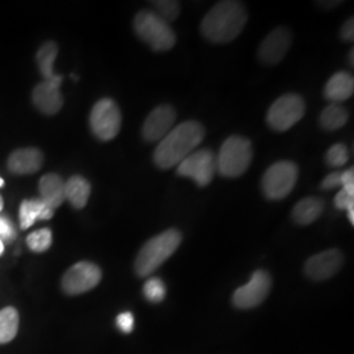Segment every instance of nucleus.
Masks as SVG:
<instances>
[{"label": "nucleus", "instance_id": "nucleus-1", "mask_svg": "<svg viewBox=\"0 0 354 354\" xmlns=\"http://www.w3.org/2000/svg\"><path fill=\"white\" fill-rule=\"evenodd\" d=\"M205 137V129L198 121H185L172 129L153 152V162L162 169L178 165L198 147Z\"/></svg>", "mask_w": 354, "mask_h": 354}, {"label": "nucleus", "instance_id": "nucleus-2", "mask_svg": "<svg viewBox=\"0 0 354 354\" xmlns=\"http://www.w3.org/2000/svg\"><path fill=\"white\" fill-rule=\"evenodd\" d=\"M247 11L241 1H218L203 17L201 32L215 44H226L238 37L247 23Z\"/></svg>", "mask_w": 354, "mask_h": 354}, {"label": "nucleus", "instance_id": "nucleus-3", "mask_svg": "<svg viewBox=\"0 0 354 354\" xmlns=\"http://www.w3.org/2000/svg\"><path fill=\"white\" fill-rule=\"evenodd\" d=\"M181 241V232L176 228L165 230V232L153 236L142 247L136 259V273L140 277H149L176 252Z\"/></svg>", "mask_w": 354, "mask_h": 354}, {"label": "nucleus", "instance_id": "nucleus-4", "mask_svg": "<svg viewBox=\"0 0 354 354\" xmlns=\"http://www.w3.org/2000/svg\"><path fill=\"white\" fill-rule=\"evenodd\" d=\"M253 149L251 140L232 136L223 142L215 158L216 171L223 177H239L252 163Z\"/></svg>", "mask_w": 354, "mask_h": 354}, {"label": "nucleus", "instance_id": "nucleus-5", "mask_svg": "<svg viewBox=\"0 0 354 354\" xmlns=\"http://www.w3.org/2000/svg\"><path fill=\"white\" fill-rule=\"evenodd\" d=\"M134 30L153 51L171 50L176 44V33L169 23L149 10L137 13L134 19Z\"/></svg>", "mask_w": 354, "mask_h": 354}, {"label": "nucleus", "instance_id": "nucleus-6", "mask_svg": "<svg viewBox=\"0 0 354 354\" xmlns=\"http://www.w3.org/2000/svg\"><path fill=\"white\" fill-rule=\"evenodd\" d=\"M306 112L304 97L286 93L272 104L266 114V124L274 131H286L302 120Z\"/></svg>", "mask_w": 354, "mask_h": 354}, {"label": "nucleus", "instance_id": "nucleus-7", "mask_svg": "<svg viewBox=\"0 0 354 354\" xmlns=\"http://www.w3.org/2000/svg\"><path fill=\"white\" fill-rule=\"evenodd\" d=\"M121 122V111L112 99L99 100L89 114V127L93 136L104 142L114 140L118 136Z\"/></svg>", "mask_w": 354, "mask_h": 354}, {"label": "nucleus", "instance_id": "nucleus-8", "mask_svg": "<svg viewBox=\"0 0 354 354\" xmlns=\"http://www.w3.org/2000/svg\"><path fill=\"white\" fill-rule=\"evenodd\" d=\"M298 180V167L292 162L282 160L266 169L261 187L269 200H282L290 194Z\"/></svg>", "mask_w": 354, "mask_h": 354}, {"label": "nucleus", "instance_id": "nucleus-9", "mask_svg": "<svg viewBox=\"0 0 354 354\" xmlns=\"http://www.w3.org/2000/svg\"><path fill=\"white\" fill-rule=\"evenodd\" d=\"M216 171L215 155L207 149L192 152L177 165V175L189 177L198 187L209 185Z\"/></svg>", "mask_w": 354, "mask_h": 354}, {"label": "nucleus", "instance_id": "nucleus-10", "mask_svg": "<svg viewBox=\"0 0 354 354\" xmlns=\"http://www.w3.org/2000/svg\"><path fill=\"white\" fill-rule=\"evenodd\" d=\"M102 269L93 263L80 261L71 266L62 277V289L68 295L92 290L102 281Z\"/></svg>", "mask_w": 354, "mask_h": 354}, {"label": "nucleus", "instance_id": "nucleus-11", "mask_svg": "<svg viewBox=\"0 0 354 354\" xmlns=\"http://www.w3.org/2000/svg\"><path fill=\"white\" fill-rule=\"evenodd\" d=\"M272 289V277L266 270H256L250 282L234 292L232 304L241 310L253 308L266 301Z\"/></svg>", "mask_w": 354, "mask_h": 354}, {"label": "nucleus", "instance_id": "nucleus-12", "mask_svg": "<svg viewBox=\"0 0 354 354\" xmlns=\"http://www.w3.org/2000/svg\"><path fill=\"white\" fill-rule=\"evenodd\" d=\"M344 264L342 251L332 248L314 254L304 264L306 276L313 281H324L333 277Z\"/></svg>", "mask_w": 354, "mask_h": 354}, {"label": "nucleus", "instance_id": "nucleus-13", "mask_svg": "<svg viewBox=\"0 0 354 354\" xmlns=\"http://www.w3.org/2000/svg\"><path fill=\"white\" fill-rule=\"evenodd\" d=\"M176 121V111L171 105H160L155 108L147 115L143 127L142 136L146 142H158L165 138L172 130Z\"/></svg>", "mask_w": 354, "mask_h": 354}, {"label": "nucleus", "instance_id": "nucleus-14", "mask_svg": "<svg viewBox=\"0 0 354 354\" xmlns=\"http://www.w3.org/2000/svg\"><path fill=\"white\" fill-rule=\"evenodd\" d=\"M62 80L64 77L59 75L54 80H44L35 87L32 93V100L39 112L53 115L62 109L64 96L59 91Z\"/></svg>", "mask_w": 354, "mask_h": 354}, {"label": "nucleus", "instance_id": "nucleus-15", "mask_svg": "<svg viewBox=\"0 0 354 354\" xmlns=\"http://www.w3.org/2000/svg\"><path fill=\"white\" fill-rule=\"evenodd\" d=\"M290 32L283 26L276 28L261 42L259 49V58L263 64L274 66L283 59V57L290 49Z\"/></svg>", "mask_w": 354, "mask_h": 354}, {"label": "nucleus", "instance_id": "nucleus-16", "mask_svg": "<svg viewBox=\"0 0 354 354\" xmlns=\"http://www.w3.org/2000/svg\"><path fill=\"white\" fill-rule=\"evenodd\" d=\"M44 165V153L36 147L19 149L11 152L7 160L8 169L15 175L36 174Z\"/></svg>", "mask_w": 354, "mask_h": 354}, {"label": "nucleus", "instance_id": "nucleus-17", "mask_svg": "<svg viewBox=\"0 0 354 354\" xmlns=\"http://www.w3.org/2000/svg\"><path fill=\"white\" fill-rule=\"evenodd\" d=\"M41 201L53 210L59 207L64 200V181L57 174H46L41 177L38 184Z\"/></svg>", "mask_w": 354, "mask_h": 354}, {"label": "nucleus", "instance_id": "nucleus-18", "mask_svg": "<svg viewBox=\"0 0 354 354\" xmlns=\"http://www.w3.org/2000/svg\"><path fill=\"white\" fill-rule=\"evenodd\" d=\"M353 76L349 73L340 71L329 79L324 88V96L327 100H330L332 104H339L348 100L353 95Z\"/></svg>", "mask_w": 354, "mask_h": 354}, {"label": "nucleus", "instance_id": "nucleus-19", "mask_svg": "<svg viewBox=\"0 0 354 354\" xmlns=\"http://www.w3.org/2000/svg\"><path fill=\"white\" fill-rule=\"evenodd\" d=\"M324 212V201L317 197L301 200L292 209L291 218L299 226H308L320 218Z\"/></svg>", "mask_w": 354, "mask_h": 354}, {"label": "nucleus", "instance_id": "nucleus-20", "mask_svg": "<svg viewBox=\"0 0 354 354\" xmlns=\"http://www.w3.org/2000/svg\"><path fill=\"white\" fill-rule=\"evenodd\" d=\"M54 210L46 206L39 198L26 200L20 205V227L21 230L32 227L36 221H48L53 218Z\"/></svg>", "mask_w": 354, "mask_h": 354}, {"label": "nucleus", "instance_id": "nucleus-21", "mask_svg": "<svg viewBox=\"0 0 354 354\" xmlns=\"http://www.w3.org/2000/svg\"><path fill=\"white\" fill-rule=\"evenodd\" d=\"M91 184L83 176H71L64 183V198L68 200L75 209H83L88 203Z\"/></svg>", "mask_w": 354, "mask_h": 354}, {"label": "nucleus", "instance_id": "nucleus-22", "mask_svg": "<svg viewBox=\"0 0 354 354\" xmlns=\"http://www.w3.org/2000/svg\"><path fill=\"white\" fill-rule=\"evenodd\" d=\"M57 55H58V45L53 41L45 42L37 51L36 59H37L38 68L41 75L45 77V80H54L59 76L54 73V62Z\"/></svg>", "mask_w": 354, "mask_h": 354}, {"label": "nucleus", "instance_id": "nucleus-23", "mask_svg": "<svg viewBox=\"0 0 354 354\" xmlns=\"http://www.w3.org/2000/svg\"><path fill=\"white\" fill-rule=\"evenodd\" d=\"M20 317L15 307L0 310V344L12 342L19 332Z\"/></svg>", "mask_w": 354, "mask_h": 354}, {"label": "nucleus", "instance_id": "nucleus-24", "mask_svg": "<svg viewBox=\"0 0 354 354\" xmlns=\"http://www.w3.org/2000/svg\"><path fill=\"white\" fill-rule=\"evenodd\" d=\"M349 113L340 104H329L320 114V125L327 131H335L348 122Z\"/></svg>", "mask_w": 354, "mask_h": 354}, {"label": "nucleus", "instance_id": "nucleus-25", "mask_svg": "<svg viewBox=\"0 0 354 354\" xmlns=\"http://www.w3.org/2000/svg\"><path fill=\"white\" fill-rule=\"evenodd\" d=\"M53 243V234L50 228H41L28 235L26 244L30 251L33 252H45L51 247Z\"/></svg>", "mask_w": 354, "mask_h": 354}, {"label": "nucleus", "instance_id": "nucleus-26", "mask_svg": "<svg viewBox=\"0 0 354 354\" xmlns=\"http://www.w3.org/2000/svg\"><path fill=\"white\" fill-rule=\"evenodd\" d=\"M143 294H145L146 299L150 301L152 304L162 302L165 298V294H167L165 282L160 279H156V277L147 279L145 286H143Z\"/></svg>", "mask_w": 354, "mask_h": 354}, {"label": "nucleus", "instance_id": "nucleus-27", "mask_svg": "<svg viewBox=\"0 0 354 354\" xmlns=\"http://www.w3.org/2000/svg\"><path fill=\"white\" fill-rule=\"evenodd\" d=\"M152 6L156 10V15H159L167 23L176 20L177 16L180 15V4L175 0H156L152 1Z\"/></svg>", "mask_w": 354, "mask_h": 354}, {"label": "nucleus", "instance_id": "nucleus-28", "mask_svg": "<svg viewBox=\"0 0 354 354\" xmlns=\"http://www.w3.org/2000/svg\"><path fill=\"white\" fill-rule=\"evenodd\" d=\"M326 159H327V165L332 168H340L342 165H346L349 159V152L346 146L342 143L333 145L327 152Z\"/></svg>", "mask_w": 354, "mask_h": 354}, {"label": "nucleus", "instance_id": "nucleus-29", "mask_svg": "<svg viewBox=\"0 0 354 354\" xmlns=\"http://www.w3.org/2000/svg\"><path fill=\"white\" fill-rule=\"evenodd\" d=\"M15 238V230L12 222L7 218L0 215V241H12Z\"/></svg>", "mask_w": 354, "mask_h": 354}, {"label": "nucleus", "instance_id": "nucleus-30", "mask_svg": "<svg viewBox=\"0 0 354 354\" xmlns=\"http://www.w3.org/2000/svg\"><path fill=\"white\" fill-rule=\"evenodd\" d=\"M354 196L349 194L345 189H342L335 197V206L340 210H348L351 206H354Z\"/></svg>", "mask_w": 354, "mask_h": 354}, {"label": "nucleus", "instance_id": "nucleus-31", "mask_svg": "<svg viewBox=\"0 0 354 354\" xmlns=\"http://www.w3.org/2000/svg\"><path fill=\"white\" fill-rule=\"evenodd\" d=\"M117 327L124 333H130L134 327V317L131 313H122L117 317Z\"/></svg>", "mask_w": 354, "mask_h": 354}, {"label": "nucleus", "instance_id": "nucleus-32", "mask_svg": "<svg viewBox=\"0 0 354 354\" xmlns=\"http://www.w3.org/2000/svg\"><path fill=\"white\" fill-rule=\"evenodd\" d=\"M339 187H342V174L340 172L329 174L328 176L326 177L322 183V189L324 190L336 189Z\"/></svg>", "mask_w": 354, "mask_h": 354}, {"label": "nucleus", "instance_id": "nucleus-33", "mask_svg": "<svg viewBox=\"0 0 354 354\" xmlns=\"http://www.w3.org/2000/svg\"><path fill=\"white\" fill-rule=\"evenodd\" d=\"M342 189L346 190L349 194L354 196V171L353 168H349L348 171L342 174Z\"/></svg>", "mask_w": 354, "mask_h": 354}, {"label": "nucleus", "instance_id": "nucleus-34", "mask_svg": "<svg viewBox=\"0 0 354 354\" xmlns=\"http://www.w3.org/2000/svg\"><path fill=\"white\" fill-rule=\"evenodd\" d=\"M342 37L345 41H353L354 38V19L351 17L342 28Z\"/></svg>", "mask_w": 354, "mask_h": 354}, {"label": "nucleus", "instance_id": "nucleus-35", "mask_svg": "<svg viewBox=\"0 0 354 354\" xmlns=\"http://www.w3.org/2000/svg\"><path fill=\"white\" fill-rule=\"evenodd\" d=\"M346 212H348V219L351 221L352 225H354V206H351Z\"/></svg>", "mask_w": 354, "mask_h": 354}, {"label": "nucleus", "instance_id": "nucleus-36", "mask_svg": "<svg viewBox=\"0 0 354 354\" xmlns=\"http://www.w3.org/2000/svg\"><path fill=\"white\" fill-rule=\"evenodd\" d=\"M3 206H4V201H3V197L0 196V212L3 210Z\"/></svg>", "mask_w": 354, "mask_h": 354}, {"label": "nucleus", "instance_id": "nucleus-37", "mask_svg": "<svg viewBox=\"0 0 354 354\" xmlns=\"http://www.w3.org/2000/svg\"><path fill=\"white\" fill-rule=\"evenodd\" d=\"M3 251H4V244H3V241H0V254L3 253Z\"/></svg>", "mask_w": 354, "mask_h": 354}, {"label": "nucleus", "instance_id": "nucleus-38", "mask_svg": "<svg viewBox=\"0 0 354 354\" xmlns=\"http://www.w3.org/2000/svg\"><path fill=\"white\" fill-rule=\"evenodd\" d=\"M353 50H351V64L353 66Z\"/></svg>", "mask_w": 354, "mask_h": 354}, {"label": "nucleus", "instance_id": "nucleus-39", "mask_svg": "<svg viewBox=\"0 0 354 354\" xmlns=\"http://www.w3.org/2000/svg\"><path fill=\"white\" fill-rule=\"evenodd\" d=\"M4 187V180L0 177V188H3Z\"/></svg>", "mask_w": 354, "mask_h": 354}]
</instances>
